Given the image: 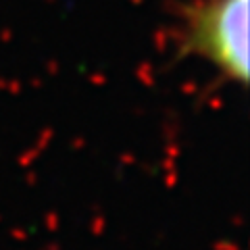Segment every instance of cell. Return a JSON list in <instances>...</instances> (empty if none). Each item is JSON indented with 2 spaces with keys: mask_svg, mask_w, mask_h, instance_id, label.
<instances>
[{
  "mask_svg": "<svg viewBox=\"0 0 250 250\" xmlns=\"http://www.w3.org/2000/svg\"><path fill=\"white\" fill-rule=\"evenodd\" d=\"M192 38L217 67L248 82V0H208L194 19Z\"/></svg>",
  "mask_w": 250,
  "mask_h": 250,
  "instance_id": "1",
  "label": "cell"
}]
</instances>
